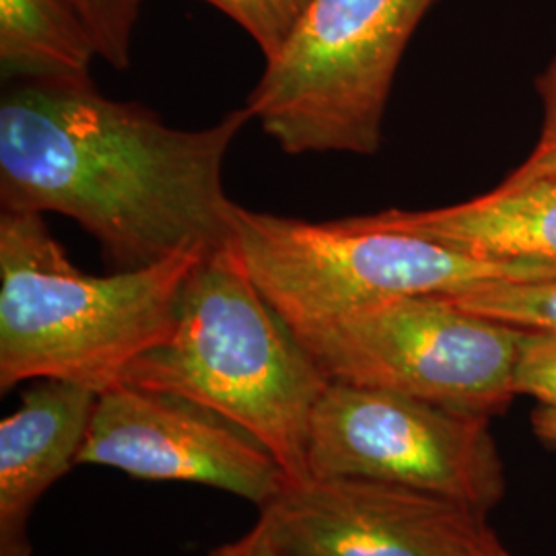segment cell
Here are the masks:
<instances>
[{
    "label": "cell",
    "mask_w": 556,
    "mask_h": 556,
    "mask_svg": "<svg viewBox=\"0 0 556 556\" xmlns=\"http://www.w3.org/2000/svg\"><path fill=\"white\" fill-rule=\"evenodd\" d=\"M250 108L179 130L91 80H20L0 101L2 211L59 213L100 241L116 270L179 252H215L236 236L239 204L223 163Z\"/></svg>",
    "instance_id": "6da1fadb"
},
{
    "label": "cell",
    "mask_w": 556,
    "mask_h": 556,
    "mask_svg": "<svg viewBox=\"0 0 556 556\" xmlns=\"http://www.w3.org/2000/svg\"><path fill=\"white\" fill-rule=\"evenodd\" d=\"M119 383L208 408L262 443L291 482L309 478V422L330 379L260 293L233 243L200 260L169 337Z\"/></svg>",
    "instance_id": "7a4b0ae2"
},
{
    "label": "cell",
    "mask_w": 556,
    "mask_h": 556,
    "mask_svg": "<svg viewBox=\"0 0 556 556\" xmlns=\"http://www.w3.org/2000/svg\"><path fill=\"white\" fill-rule=\"evenodd\" d=\"M208 252L190 250L137 270L87 275L40 213L0 217V390L62 379L96 392L169 337L184 285Z\"/></svg>",
    "instance_id": "3957f363"
},
{
    "label": "cell",
    "mask_w": 556,
    "mask_h": 556,
    "mask_svg": "<svg viewBox=\"0 0 556 556\" xmlns=\"http://www.w3.org/2000/svg\"><path fill=\"white\" fill-rule=\"evenodd\" d=\"M233 245L260 293L293 330H309L381 301L456 295L486 282L556 277V264L503 262L431 239L238 208Z\"/></svg>",
    "instance_id": "277c9868"
},
{
    "label": "cell",
    "mask_w": 556,
    "mask_h": 556,
    "mask_svg": "<svg viewBox=\"0 0 556 556\" xmlns=\"http://www.w3.org/2000/svg\"><path fill=\"white\" fill-rule=\"evenodd\" d=\"M435 0H312L248 108L282 151L374 155L397 64Z\"/></svg>",
    "instance_id": "5b68a950"
},
{
    "label": "cell",
    "mask_w": 556,
    "mask_h": 556,
    "mask_svg": "<svg viewBox=\"0 0 556 556\" xmlns=\"http://www.w3.org/2000/svg\"><path fill=\"white\" fill-rule=\"evenodd\" d=\"M526 332L420 295L381 301L295 337L330 381L493 418L517 396Z\"/></svg>",
    "instance_id": "8992f818"
},
{
    "label": "cell",
    "mask_w": 556,
    "mask_h": 556,
    "mask_svg": "<svg viewBox=\"0 0 556 556\" xmlns=\"http://www.w3.org/2000/svg\"><path fill=\"white\" fill-rule=\"evenodd\" d=\"M309 477L367 478L489 514L505 497L491 418L330 381L307 435Z\"/></svg>",
    "instance_id": "52a82bcc"
},
{
    "label": "cell",
    "mask_w": 556,
    "mask_h": 556,
    "mask_svg": "<svg viewBox=\"0 0 556 556\" xmlns=\"http://www.w3.org/2000/svg\"><path fill=\"white\" fill-rule=\"evenodd\" d=\"M77 466L202 484L258 509L291 482L277 457L227 418L184 397L122 383L98 397Z\"/></svg>",
    "instance_id": "ba28073f"
},
{
    "label": "cell",
    "mask_w": 556,
    "mask_h": 556,
    "mask_svg": "<svg viewBox=\"0 0 556 556\" xmlns=\"http://www.w3.org/2000/svg\"><path fill=\"white\" fill-rule=\"evenodd\" d=\"M258 511L285 556H477L501 542L480 509L367 478L289 482Z\"/></svg>",
    "instance_id": "9c48e42d"
},
{
    "label": "cell",
    "mask_w": 556,
    "mask_h": 556,
    "mask_svg": "<svg viewBox=\"0 0 556 556\" xmlns=\"http://www.w3.org/2000/svg\"><path fill=\"white\" fill-rule=\"evenodd\" d=\"M100 392L38 379L0 420V556H31L29 521L40 498L77 466Z\"/></svg>",
    "instance_id": "30bf717a"
},
{
    "label": "cell",
    "mask_w": 556,
    "mask_h": 556,
    "mask_svg": "<svg viewBox=\"0 0 556 556\" xmlns=\"http://www.w3.org/2000/svg\"><path fill=\"white\" fill-rule=\"evenodd\" d=\"M349 220L431 239L477 258L556 264V174L509 176L495 190L445 208H394Z\"/></svg>",
    "instance_id": "8fae6325"
},
{
    "label": "cell",
    "mask_w": 556,
    "mask_h": 556,
    "mask_svg": "<svg viewBox=\"0 0 556 556\" xmlns=\"http://www.w3.org/2000/svg\"><path fill=\"white\" fill-rule=\"evenodd\" d=\"M98 56V41L75 0H0L4 77L85 83Z\"/></svg>",
    "instance_id": "7c38bea8"
},
{
    "label": "cell",
    "mask_w": 556,
    "mask_h": 556,
    "mask_svg": "<svg viewBox=\"0 0 556 556\" xmlns=\"http://www.w3.org/2000/svg\"><path fill=\"white\" fill-rule=\"evenodd\" d=\"M445 299L482 318L523 330L556 332V277L486 282Z\"/></svg>",
    "instance_id": "4fadbf2b"
},
{
    "label": "cell",
    "mask_w": 556,
    "mask_h": 556,
    "mask_svg": "<svg viewBox=\"0 0 556 556\" xmlns=\"http://www.w3.org/2000/svg\"><path fill=\"white\" fill-rule=\"evenodd\" d=\"M248 31L266 62L277 59L312 0H204Z\"/></svg>",
    "instance_id": "5bb4252c"
},
{
    "label": "cell",
    "mask_w": 556,
    "mask_h": 556,
    "mask_svg": "<svg viewBox=\"0 0 556 556\" xmlns=\"http://www.w3.org/2000/svg\"><path fill=\"white\" fill-rule=\"evenodd\" d=\"M98 41L100 59L124 71L130 64L132 31L142 0H75Z\"/></svg>",
    "instance_id": "9a60e30c"
},
{
    "label": "cell",
    "mask_w": 556,
    "mask_h": 556,
    "mask_svg": "<svg viewBox=\"0 0 556 556\" xmlns=\"http://www.w3.org/2000/svg\"><path fill=\"white\" fill-rule=\"evenodd\" d=\"M516 394L556 408V332H526L516 367Z\"/></svg>",
    "instance_id": "2e32d148"
},
{
    "label": "cell",
    "mask_w": 556,
    "mask_h": 556,
    "mask_svg": "<svg viewBox=\"0 0 556 556\" xmlns=\"http://www.w3.org/2000/svg\"><path fill=\"white\" fill-rule=\"evenodd\" d=\"M536 87L544 108L542 130L528 160L516 172H511L514 178H538L556 174V59L551 60L548 66L542 71Z\"/></svg>",
    "instance_id": "e0dca14e"
},
{
    "label": "cell",
    "mask_w": 556,
    "mask_h": 556,
    "mask_svg": "<svg viewBox=\"0 0 556 556\" xmlns=\"http://www.w3.org/2000/svg\"><path fill=\"white\" fill-rule=\"evenodd\" d=\"M206 556H285L278 546L275 528L270 519L260 514L256 523L225 544H219Z\"/></svg>",
    "instance_id": "ac0fdd59"
},
{
    "label": "cell",
    "mask_w": 556,
    "mask_h": 556,
    "mask_svg": "<svg viewBox=\"0 0 556 556\" xmlns=\"http://www.w3.org/2000/svg\"><path fill=\"white\" fill-rule=\"evenodd\" d=\"M532 429L544 445L556 450V408L553 406L536 408L532 415Z\"/></svg>",
    "instance_id": "d6986e66"
},
{
    "label": "cell",
    "mask_w": 556,
    "mask_h": 556,
    "mask_svg": "<svg viewBox=\"0 0 556 556\" xmlns=\"http://www.w3.org/2000/svg\"><path fill=\"white\" fill-rule=\"evenodd\" d=\"M477 556H509V553L505 551V546L498 542L497 546H493V548H489V551H484V553H480Z\"/></svg>",
    "instance_id": "ffe728a7"
}]
</instances>
